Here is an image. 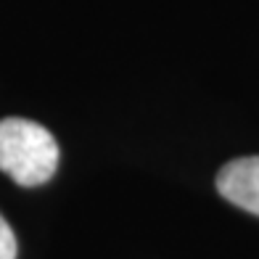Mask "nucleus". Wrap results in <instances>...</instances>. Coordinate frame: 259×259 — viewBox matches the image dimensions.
Returning a JSON list of instances; mask_svg holds the SVG:
<instances>
[{
  "label": "nucleus",
  "instance_id": "nucleus-1",
  "mask_svg": "<svg viewBox=\"0 0 259 259\" xmlns=\"http://www.w3.org/2000/svg\"><path fill=\"white\" fill-rule=\"evenodd\" d=\"M58 169V143L42 124L21 116L0 119V172L32 188L48 183Z\"/></svg>",
  "mask_w": 259,
  "mask_h": 259
},
{
  "label": "nucleus",
  "instance_id": "nucleus-2",
  "mask_svg": "<svg viewBox=\"0 0 259 259\" xmlns=\"http://www.w3.org/2000/svg\"><path fill=\"white\" fill-rule=\"evenodd\" d=\"M217 191L233 206L259 217V156L228 161L217 175Z\"/></svg>",
  "mask_w": 259,
  "mask_h": 259
},
{
  "label": "nucleus",
  "instance_id": "nucleus-3",
  "mask_svg": "<svg viewBox=\"0 0 259 259\" xmlns=\"http://www.w3.org/2000/svg\"><path fill=\"white\" fill-rule=\"evenodd\" d=\"M0 259H16V235L0 214Z\"/></svg>",
  "mask_w": 259,
  "mask_h": 259
}]
</instances>
